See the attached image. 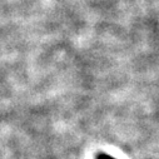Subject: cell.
<instances>
[{"instance_id": "1", "label": "cell", "mask_w": 159, "mask_h": 159, "mask_svg": "<svg viewBox=\"0 0 159 159\" xmlns=\"http://www.w3.org/2000/svg\"><path fill=\"white\" fill-rule=\"evenodd\" d=\"M97 159H115V158H113L111 155H109L107 153H98Z\"/></svg>"}]
</instances>
